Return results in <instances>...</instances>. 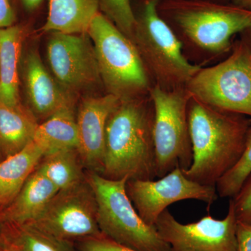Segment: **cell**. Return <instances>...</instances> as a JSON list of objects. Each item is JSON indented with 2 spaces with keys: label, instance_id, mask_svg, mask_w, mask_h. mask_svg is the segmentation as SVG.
I'll return each instance as SVG.
<instances>
[{
  "label": "cell",
  "instance_id": "6da1fadb",
  "mask_svg": "<svg viewBox=\"0 0 251 251\" xmlns=\"http://www.w3.org/2000/svg\"><path fill=\"white\" fill-rule=\"evenodd\" d=\"M188 119L193 161L183 172L199 184L216 186L242 156L251 119L213 108L193 97Z\"/></svg>",
  "mask_w": 251,
  "mask_h": 251
},
{
  "label": "cell",
  "instance_id": "7a4b0ae2",
  "mask_svg": "<svg viewBox=\"0 0 251 251\" xmlns=\"http://www.w3.org/2000/svg\"><path fill=\"white\" fill-rule=\"evenodd\" d=\"M144 97L121 100L108 117L100 174L108 179L156 178L154 112Z\"/></svg>",
  "mask_w": 251,
  "mask_h": 251
},
{
  "label": "cell",
  "instance_id": "3957f363",
  "mask_svg": "<svg viewBox=\"0 0 251 251\" xmlns=\"http://www.w3.org/2000/svg\"><path fill=\"white\" fill-rule=\"evenodd\" d=\"M158 11L191 44L213 54L230 49L231 39L251 28V10L213 0H160Z\"/></svg>",
  "mask_w": 251,
  "mask_h": 251
},
{
  "label": "cell",
  "instance_id": "277c9868",
  "mask_svg": "<svg viewBox=\"0 0 251 251\" xmlns=\"http://www.w3.org/2000/svg\"><path fill=\"white\" fill-rule=\"evenodd\" d=\"M160 0H143L133 42L154 85L165 90L184 88L201 67L189 62L173 28L158 11Z\"/></svg>",
  "mask_w": 251,
  "mask_h": 251
},
{
  "label": "cell",
  "instance_id": "5b68a950",
  "mask_svg": "<svg viewBox=\"0 0 251 251\" xmlns=\"http://www.w3.org/2000/svg\"><path fill=\"white\" fill-rule=\"evenodd\" d=\"M87 34L93 43L102 84L120 100L141 98L152 86L134 43L99 11Z\"/></svg>",
  "mask_w": 251,
  "mask_h": 251
},
{
  "label": "cell",
  "instance_id": "8992f818",
  "mask_svg": "<svg viewBox=\"0 0 251 251\" xmlns=\"http://www.w3.org/2000/svg\"><path fill=\"white\" fill-rule=\"evenodd\" d=\"M93 191L102 234L136 251H172L155 226L141 219L126 192L128 178L110 179L95 172L86 175Z\"/></svg>",
  "mask_w": 251,
  "mask_h": 251
},
{
  "label": "cell",
  "instance_id": "52a82bcc",
  "mask_svg": "<svg viewBox=\"0 0 251 251\" xmlns=\"http://www.w3.org/2000/svg\"><path fill=\"white\" fill-rule=\"evenodd\" d=\"M186 88L191 97L209 106L251 118L250 44L239 41L222 62L201 67Z\"/></svg>",
  "mask_w": 251,
  "mask_h": 251
},
{
  "label": "cell",
  "instance_id": "ba28073f",
  "mask_svg": "<svg viewBox=\"0 0 251 251\" xmlns=\"http://www.w3.org/2000/svg\"><path fill=\"white\" fill-rule=\"evenodd\" d=\"M149 94L154 112L153 136L156 178L176 168L186 171L193 161L188 119L191 96L186 87L168 90L156 85L151 87Z\"/></svg>",
  "mask_w": 251,
  "mask_h": 251
},
{
  "label": "cell",
  "instance_id": "9c48e42d",
  "mask_svg": "<svg viewBox=\"0 0 251 251\" xmlns=\"http://www.w3.org/2000/svg\"><path fill=\"white\" fill-rule=\"evenodd\" d=\"M29 224L70 242L102 234L97 222L95 197L87 179L75 187L59 191L40 215Z\"/></svg>",
  "mask_w": 251,
  "mask_h": 251
},
{
  "label": "cell",
  "instance_id": "30bf717a",
  "mask_svg": "<svg viewBox=\"0 0 251 251\" xmlns=\"http://www.w3.org/2000/svg\"><path fill=\"white\" fill-rule=\"evenodd\" d=\"M126 188L138 214L151 226L173 203L196 200L209 206L219 198L216 186L188 179L179 168L157 180L128 179Z\"/></svg>",
  "mask_w": 251,
  "mask_h": 251
},
{
  "label": "cell",
  "instance_id": "8fae6325",
  "mask_svg": "<svg viewBox=\"0 0 251 251\" xmlns=\"http://www.w3.org/2000/svg\"><path fill=\"white\" fill-rule=\"evenodd\" d=\"M238 221L229 200L224 219L206 215L196 222L183 224L166 209L155 227L172 251H236Z\"/></svg>",
  "mask_w": 251,
  "mask_h": 251
},
{
  "label": "cell",
  "instance_id": "7c38bea8",
  "mask_svg": "<svg viewBox=\"0 0 251 251\" xmlns=\"http://www.w3.org/2000/svg\"><path fill=\"white\" fill-rule=\"evenodd\" d=\"M46 52L52 75L70 93L88 90L102 83L93 43L87 33L52 32Z\"/></svg>",
  "mask_w": 251,
  "mask_h": 251
},
{
  "label": "cell",
  "instance_id": "4fadbf2b",
  "mask_svg": "<svg viewBox=\"0 0 251 251\" xmlns=\"http://www.w3.org/2000/svg\"><path fill=\"white\" fill-rule=\"evenodd\" d=\"M21 67L27 108L38 122L45 121L62 109L74 107L73 94L49 72L37 50H28L21 59Z\"/></svg>",
  "mask_w": 251,
  "mask_h": 251
},
{
  "label": "cell",
  "instance_id": "5bb4252c",
  "mask_svg": "<svg viewBox=\"0 0 251 251\" xmlns=\"http://www.w3.org/2000/svg\"><path fill=\"white\" fill-rule=\"evenodd\" d=\"M120 101L115 96L107 94L81 102L76 117L77 151L84 167L91 172L101 174L103 171L107 122Z\"/></svg>",
  "mask_w": 251,
  "mask_h": 251
},
{
  "label": "cell",
  "instance_id": "9a60e30c",
  "mask_svg": "<svg viewBox=\"0 0 251 251\" xmlns=\"http://www.w3.org/2000/svg\"><path fill=\"white\" fill-rule=\"evenodd\" d=\"M58 192V188L36 168L13 202L0 209V217L6 224L31 223Z\"/></svg>",
  "mask_w": 251,
  "mask_h": 251
},
{
  "label": "cell",
  "instance_id": "2e32d148",
  "mask_svg": "<svg viewBox=\"0 0 251 251\" xmlns=\"http://www.w3.org/2000/svg\"><path fill=\"white\" fill-rule=\"evenodd\" d=\"M24 32L14 25L0 29V103L15 106L20 100V67Z\"/></svg>",
  "mask_w": 251,
  "mask_h": 251
},
{
  "label": "cell",
  "instance_id": "e0dca14e",
  "mask_svg": "<svg viewBox=\"0 0 251 251\" xmlns=\"http://www.w3.org/2000/svg\"><path fill=\"white\" fill-rule=\"evenodd\" d=\"M99 12L98 0H49V13L42 30L85 34Z\"/></svg>",
  "mask_w": 251,
  "mask_h": 251
},
{
  "label": "cell",
  "instance_id": "ac0fdd59",
  "mask_svg": "<svg viewBox=\"0 0 251 251\" xmlns=\"http://www.w3.org/2000/svg\"><path fill=\"white\" fill-rule=\"evenodd\" d=\"M39 122L22 103H0V152L4 158L22 151L34 140Z\"/></svg>",
  "mask_w": 251,
  "mask_h": 251
},
{
  "label": "cell",
  "instance_id": "d6986e66",
  "mask_svg": "<svg viewBox=\"0 0 251 251\" xmlns=\"http://www.w3.org/2000/svg\"><path fill=\"white\" fill-rule=\"evenodd\" d=\"M45 153L34 142L22 151L0 162V208L9 205L18 196Z\"/></svg>",
  "mask_w": 251,
  "mask_h": 251
},
{
  "label": "cell",
  "instance_id": "ffe728a7",
  "mask_svg": "<svg viewBox=\"0 0 251 251\" xmlns=\"http://www.w3.org/2000/svg\"><path fill=\"white\" fill-rule=\"evenodd\" d=\"M33 142L48 154L66 150H77L79 138L74 107L56 112L36 128Z\"/></svg>",
  "mask_w": 251,
  "mask_h": 251
},
{
  "label": "cell",
  "instance_id": "44dd1931",
  "mask_svg": "<svg viewBox=\"0 0 251 251\" xmlns=\"http://www.w3.org/2000/svg\"><path fill=\"white\" fill-rule=\"evenodd\" d=\"M83 167L77 150H66L44 155L36 169L59 191L75 187L86 181Z\"/></svg>",
  "mask_w": 251,
  "mask_h": 251
},
{
  "label": "cell",
  "instance_id": "7402d4cb",
  "mask_svg": "<svg viewBox=\"0 0 251 251\" xmlns=\"http://www.w3.org/2000/svg\"><path fill=\"white\" fill-rule=\"evenodd\" d=\"M6 251H77L73 242L43 232L30 224H6L4 227Z\"/></svg>",
  "mask_w": 251,
  "mask_h": 251
},
{
  "label": "cell",
  "instance_id": "603a6c76",
  "mask_svg": "<svg viewBox=\"0 0 251 251\" xmlns=\"http://www.w3.org/2000/svg\"><path fill=\"white\" fill-rule=\"evenodd\" d=\"M251 173V128L248 133L245 148L235 166L219 179L216 185L219 197L232 198L238 193Z\"/></svg>",
  "mask_w": 251,
  "mask_h": 251
},
{
  "label": "cell",
  "instance_id": "cb8c5ba5",
  "mask_svg": "<svg viewBox=\"0 0 251 251\" xmlns=\"http://www.w3.org/2000/svg\"><path fill=\"white\" fill-rule=\"evenodd\" d=\"M99 10L127 37L133 41L136 15L131 0H98Z\"/></svg>",
  "mask_w": 251,
  "mask_h": 251
},
{
  "label": "cell",
  "instance_id": "d4e9b609",
  "mask_svg": "<svg viewBox=\"0 0 251 251\" xmlns=\"http://www.w3.org/2000/svg\"><path fill=\"white\" fill-rule=\"evenodd\" d=\"M230 200L238 222L251 226V173Z\"/></svg>",
  "mask_w": 251,
  "mask_h": 251
},
{
  "label": "cell",
  "instance_id": "484cf974",
  "mask_svg": "<svg viewBox=\"0 0 251 251\" xmlns=\"http://www.w3.org/2000/svg\"><path fill=\"white\" fill-rule=\"evenodd\" d=\"M78 251H136L123 247L103 234L78 242Z\"/></svg>",
  "mask_w": 251,
  "mask_h": 251
},
{
  "label": "cell",
  "instance_id": "4316f807",
  "mask_svg": "<svg viewBox=\"0 0 251 251\" xmlns=\"http://www.w3.org/2000/svg\"><path fill=\"white\" fill-rule=\"evenodd\" d=\"M236 251H251V226L238 222Z\"/></svg>",
  "mask_w": 251,
  "mask_h": 251
},
{
  "label": "cell",
  "instance_id": "83f0119b",
  "mask_svg": "<svg viewBox=\"0 0 251 251\" xmlns=\"http://www.w3.org/2000/svg\"><path fill=\"white\" fill-rule=\"evenodd\" d=\"M16 14L11 0H0V29L15 25Z\"/></svg>",
  "mask_w": 251,
  "mask_h": 251
},
{
  "label": "cell",
  "instance_id": "f1b7e54d",
  "mask_svg": "<svg viewBox=\"0 0 251 251\" xmlns=\"http://www.w3.org/2000/svg\"><path fill=\"white\" fill-rule=\"evenodd\" d=\"M24 7L27 11H34L39 7L43 0H21Z\"/></svg>",
  "mask_w": 251,
  "mask_h": 251
},
{
  "label": "cell",
  "instance_id": "f546056e",
  "mask_svg": "<svg viewBox=\"0 0 251 251\" xmlns=\"http://www.w3.org/2000/svg\"><path fill=\"white\" fill-rule=\"evenodd\" d=\"M4 227L5 223L1 221L0 217V251L5 250Z\"/></svg>",
  "mask_w": 251,
  "mask_h": 251
},
{
  "label": "cell",
  "instance_id": "4dcf8cb0",
  "mask_svg": "<svg viewBox=\"0 0 251 251\" xmlns=\"http://www.w3.org/2000/svg\"><path fill=\"white\" fill-rule=\"evenodd\" d=\"M231 2L246 9L251 10V0H231Z\"/></svg>",
  "mask_w": 251,
  "mask_h": 251
},
{
  "label": "cell",
  "instance_id": "1f68e13d",
  "mask_svg": "<svg viewBox=\"0 0 251 251\" xmlns=\"http://www.w3.org/2000/svg\"><path fill=\"white\" fill-rule=\"evenodd\" d=\"M213 1H223V2H229L231 0H213Z\"/></svg>",
  "mask_w": 251,
  "mask_h": 251
},
{
  "label": "cell",
  "instance_id": "d6a6232c",
  "mask_svg": "<svg viewBox=\"0 0 251 251\" xmlns=\"http://www.w3.org/2000/svg\"><path fill=\"white\" fill-rule=\"evenodd\" d=\"M247 32L249 33V36H250V37H251V44H250V45H251V28L250 29H249V30H247Z\"/></svg>",
  "mask_w": 251,
  "mask_h": 251
},
{
  "label": "cell",
  "instance_id": "836d02e7",
  "mask_svg": "<svg viewBox=\"0 0 251 251\" xmlns=\"http://www.w3.org/2000/svg\"><path fill=\"white\" fill-rule=\"evenodd\" d=\"M3 159H4V157H3L2 155H1V152H0V162L2 161Z\"/></svg>",
  "mask_w": 251,
  "mask_h": 251
},
{
  "label": "cell",
  "instance_id": "e575fe53",
  "mask_svg": "<svg viewBox=\"0 0 251 251\" xmlns=\"http://www.w3.org/2000/svg\"><path fill=\"white\" fill-rule=\"evenodd\" d=\"M6 251V250H3V251Z\"/></svg>",
  "mask_w": 251,
  "mask_h": 251
}]
</instances>
